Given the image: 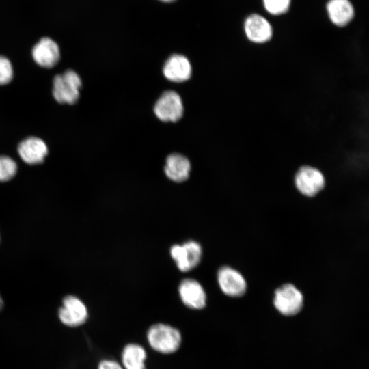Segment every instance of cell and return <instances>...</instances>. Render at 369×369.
Listing matches in <instances>:
<instances>
[{
	"label": "cell",
	"mask_w": 369,
	"mask_h": 369,
	"mask_svg": "<svg viewBox=\"0 0 369 369\" xmlns=\"http://www.w3.org/2000/svg\"><path fill=\"white\" fill-rule=\"evenodd\" d=\"M163 72L166 79L174 82H183L191 75L189 59L181 55H173L165 62Z\"/></svg>",
	"instance_id": "cell-12"
},
{
	"label": "cell",
	"mask_w": 369,
	"mask_h": 369,
	"mask_svg": "<svg viewBox=\"0 0 369 369\" xmlns=\"http://www.w3.org/2000/svg\"><path fill=\"white\" fill-rule=\"evenodd\" d=\"M184 107L179 94L173 90L164 92L156 100L154 112L163 122H176L183 114Z\"/></svg>",
	"instance_id": "cell-7"
},
{
	"label": "cell",
	"mask_w": 369,
	"mask_h": 369,
	"mask_svg": "<svg viewBox=\"0 0 369 369\" xmlns=\"http://www.w3.org/2000/svg\"><path fill=\"white\" fill-rule=\"evenodd\" d=\"M81 80L73 70H68L53 79V94L60 103L74 104L79 97Z\"/></svg>",
	"instance_id": "cell-4"
},
{
	"label": "cell",
	"mask_w": 369,
	"mask_h": 369,
	"mask_svg": "<svg viewBox=\"0 0 369 369\" xmlns=\"http://www.w3.org/2000/svg\"><path fill=\"white\" fill-rule=\"evenodd\" d=\"M293 181L297 191L308 197L316 195L326 184L324 174L318 167L309 164L298 167Z\"/></svg>",
	"instance_id": "cell-3"
},
{
	"label": "cell",
	"mask_w": 369,
	"mask_h": 369,
	"mask_svg": "<svg viewBox=\"0 0 369 369\" xmlns=\"http://www.w3.org/2000/svg\"><path fill=\"white\" fill-rule=\"evenodd\" d=\"M17 165L15 161L6 156H0V182L10 180L16 174Z\"/></svg>",
	"instance_id": "cell-17"
},
{
	"label": "cell",
	"mask_w": 369,
	"mask_h": 369,
	"mask_svg": "<svg viewBox=\"0 0 369 369\" xmlns=\"http://www.w3.org/2000/svg\"><path fill=\"white\" fill-rule=\"evenodd\" d=\"M161 1H164V2H171L174 0H161Z\"/></svg>",
	"instance_id": "cell-22"
},
{
	"label": "cell",
	"mask_w": 369,
	"mask_h": 369,
	"mask_svg": "<svg viewBox=\"0 0 369 369\" xmlns=\"http://www.w3.org/2000/svg\"><path fill=\"white\" fill-rule=\"evenodd\" d=\"M146 352L138 344L130 343L122 353V363L124 369H146Z\"/></svg>",
	"instance_id": "cell-16"
},
{
	"label": "cell",
	"mask_w": 369,
	"mask_h": 369,
	"mask_svg": "<svg viewBox=\"0 0 369 369\" xmlns=\"http://www.w3.org/2000/svg\"><path fill=\"white\" fill-rule=\"evenodd\" d=\"M170 255L178 269L182 272L189 271L197 266L202 258L201 245L195 241H188L182 245H174Z\"/></svg>",
	"instance_id": "cell-6"
},
{
	"label": "cell",
	"mask_w": 369,
	"mask_h": 369,
	"mask_svg": "<svg viewBox=\"0 0 369 369\" xmlns=\"http://www.w3.org/2000/svg\"><path fill=\"white\" fill-rule=\"evenodd\" d=\"M98 369H123V368L114 360L105 359L99 363Z\"/></svg>",
	"instance_id": "cell-20"
},
{
	"label": "cell",
	"mask_w": 369,
	"mask_h": 369,
	"mask_svg": "<svg viewBox=\"0 0 369 369\" xmlns=\"http://www.w3.org/2000/svg\"><path fill=\"white\" fill-rule=\"evenodd\" d=\"M182 302L189 308L203 309L206 304V295L202 286L193 279H184L178 286Z\"/></svg>",
	"instance_id": "cell-9"
},
{
	"label": "cell",
	"mask_w": 369,
	"mask_h": 369,
	"mask_svg": "<svg viewBox=\"0 0 369 369\" xmlns=\"http://www.w3.org/2000/svg\"><path fill=\"white\" fill-rule=\"evenodd\" d=\"M272 304L276 312L284 317H293L303 310V292L293 284L284 283L274 291Z\"/></svg>",
	"instance_id": "cell-1"
},
{
	"label": "cell",
	"mask_w": 369,
	"mask_h": 369,
	"mask_svg": "<svg viewBox=\"0 0 369 369\" xmlns=\"http://www.w3.org/2000/svg\"><path fill=\"white\" fill-rule=\"evenodd\" d=\"M146 338L151 348L162 354L174 353L180 348L182 342L180 331L165 323H156L150 326Z\"/></svg>",
	"instance_id": "cell-2"
},
{
	"label": "cell",
	"mask_w": 369,
	"mask_h": 369,
	"mask_svg": "<svg viewBox=\"0 0 369 369\" xmlns=\"http://www.w3.org/2000/svg\"><path fill=\"white\" fill-rule=\"evenodd\" d=\"M18 152L24 162L34 165L44 161L48 149L42 139L31 137L23 140L19 144Z\"/></svg>",
	"instance_id": "cell-13"
},
{
	"label": "cell",
	"mask_w": 369,
	"mask_h": 369,
	"mask_svg": "<svg viewBox=\"0 0 369 369\" xmlns=\"http://www.w3.org/2000/svg\"><path fill=\"white\" fill-rule=\"evenodd\" d=\"M2 305H3V301H2L1 297L0 296V309L1 308Z\"/></svg>",
	"instance_id": "cell-21"
},
{
	"label": "cell",
	"mask_w": 369,
	"mask_h": 369,
	"mask_svg": "<svg viewBox=\"0 0 369 369\" xmlns=\"http://www.w3.org/2000/svg\"><path fill=\"white\" fill-rule=\"evenodd\" d=\"M266 10L273 15L286 13L289 9L290 0H263Z\"/></svg>",
	"instance_id": "cell-18"
},
{
	"label": "cell",
	"mask_w": 369,
	"mask_h": 369,
	"mask_svg": "<svg viewBox=\"0 0 369 369\" xmlns=\"http://www.w3.org/2000/svg\"><path fill=\"white\" fill-rule=\"evenodd\" d=\"M13 77V69L10 60L5 57H0V85L9 83Z\"/></svg>",
	"instance_id": "cell-19"
},
{
	"label": "cell",
	"mask_w": 369,
	"mask_h": 369,
	"mask_svg": "<svg viewBox=\"0 0 369 369\" xmlns=\"http://www.w3.org/2000/svg\"><path fill=\"white\" fill-rule=\"evenodd\" d=\"M59 317L64 325L77 327L85 322L87 310L79 299L74 296H68L64 298L63 306L59 310Z\"/></svg>",
	"instance_id": "cell-10"
},
{
	"label": "cell",
	"mask_w": 369,
	"mask_h": 369,
	"mask_svg": "<svg viewBox=\"0 0 369 369\" xmlns=\"http://www.w3.org/2000/svg\"><path fill=\"white\" fill-rule=\"evenodd\" d=\"M190 171V161L184 156L174 153L167 157L164 172L171 180L176 182H184L188 179Z\"/></svg>",
	"instance_id": "cell-14"
},
{
	"label": "cell",
	"mask_w": 369,
	"mask_h": 369,
	"mask_svg": "<svg viewBox=\"0 0 369 369\" xmlns=\"http://www.w3.org/2000/svg\"><path fill=\"white\" fill-rule=\"evenodd\" d=\"M244 31L247 38L257 44L266 43L273 37V28L270 23L257 14H251L245 19Z\"/></svg>",
	"instance_id": "cell-8"
},
{
	"label": "cell",
	"mask_w": 369,
	"mask_h": 369,
	"mask_svg": "<svg viewBox=\"0 0 369 369\" xmlns=\"http://www.w3.org/2000/svg\"><path fill=\"white\" fill-rule=\"evenodd\" d=\"M218 285L222 292L230 298L243 297L247 290L244 276L236 269L229 266L220 267L217 273Z\"/></svg>",
	"instance_id": "cell-5"
},
{
	"label": "cell",
	"mask_w": 369,
	"mask_h": 369,
	"mask_svg": "<svg viewBox=\"0 0 369 369\" xmlns=\"http://www.w3.org/2000/svg\"><path fill=\"white\" fill-rule=\"evenodd\" d=\"M326 8L331 23L340 27L347 25L353 20L355 14L349 0H329Z\"/></svg>",
	"instance_id": "cell-15"
},
{
	"label": "cell",
	"mask_w": 369,
	"mask_h": 369,
	"mask_svg": "<svg viewBox=\"0 0 369 369\" xmlns=\"http://www.w3.org/2000/svg\"><path fill=\"white\" fill-rule=\"evenodd\" d=\"M32 56L35 62L40 66L51 68L59 59V49L54 40L44 37L33 46Z\"/></svg>",
	"instance_id": "cell-11"
}]
</instances>
